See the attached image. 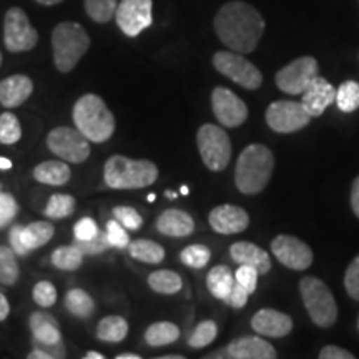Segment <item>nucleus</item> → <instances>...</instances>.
Masks as SVG:
<instances>
[{
  "label": "nucleus",
  "mask_w": 359,
  "mask_h": 359,
  "mask_svg": "<svg viewBox=\"0 0 359 359\" xmlns=\"http://www.w3.org/2000/svg\"><path fill=\"white\" fill-rule=\"evenodd\" d=\"M230 257L238 264H248L258 269L259 275H266L271 269V258L263 248L250 241H238L230 246Z\"/></svg>",
  "instance_id": "21"
},
{
  "label": "nucleus",
  "mask_w": 359,
  "mask_h": 359,
  "mask_svg": "<svg viewBox=\"0 0 359 359\" xmlns=\"http://www.w3.org/2000/svg\"><path fill=\"white\" fill-rule=\"evenodd\" d=\"M235 283H236L235 273H233L226 264L213 266L208 271V276H206V286H208V291L217 299H222V302H226L228 296L231 293L233 286H235Z\"/></svg>",
  "instance_id": "25"
},
{
  "label": "nucleus",
  "mask_w": 359,
  "mask_h": 359,
  "mask_svg": "<svg viewBox=\"0 0 359 359\" xmlns=\"http://www.w3.org/2000/svg\"><path fill=\"white\" fill-rule=\"evenodd\" d=\"M318 72H320V65L316 58L309 55L299 57L278 70L275 77L276 87L288 95H303L311 80L318 77Z\"/></svg>",
  "instance_id": "11"
},
{
  "label": "nucleus",
  "mask_w": 359,
  "mask_h": 359,
  "mask_svg": "<svg viewBox=\"0 0 359 359\" xmlns=\"http://www.w3.org/2000/svg\"><path fill=\"white\" fill-rule=\"evenodd\" d=\"M30 331H32V341L43 344H57L62 341V333L58 330V321L52 314L43 311L32 313L29 320Z\"/></svg>",
  "instance_id": "23"
},
{
  "label": "nucleus",
  "mask_w": 359,
  "mask_h": 359,
  "mask_svg": "<svg viewBox=\"0 0 359 359\" xmlns=\"http://www.w3.org/2000/svg\"><path fill=\"white\" fill-rule=\"evenodd\" d=\"M271 251L275 258L286 268L294 269V271H304L311 266L313 263V250L299 240V238L291 235H278L271 241Z\"/></svg>",
  "instance_id": "15"
},
{
  "label": "nucleus",
  "mask_w": 359,
  "mask_h": 359,
  "mask_svg": "<svg viewBox=\"0 0 359 359\" xmlns=\"http://www.w3.org/2000/svg\"><path fill=\"white\" fill-rule=\"evenodd\" d=\"M98 233V226L95 223V219L88 218V217H83L80 218L77 223H75L74 226V238L75 240H90V238H93Z\"/></svg>",
  "instance_id": "48"
},
{
  "label": "nucleus",
  "mask_w": 359,
  "mask_h": 359,
  "mask_svg": "<svg viewBox=\"0 0 359 359\" xmlns=\"http://www.w3.org/2000/svg\"><path fill=\"white\" fill-rule=\"evenodd\" d=\"M105 185L114 190H142L158 180V167L150 160H132L114 155L103 167Z\"/></svg>",
  "instance_id": "3"
},
{
  "label": "nucleus",
  "mask_w": 359,
  "mask_h": 359,
  "mask_svg": "<svg viewBox=\"0 0 359 359\" xmlns=\"http://www.w3.org/2000/svg\"><path fill=\"white\" fill-rule=\"evenodd\" d=\"M0 65H2V52H0Z\"/></svg>",
  "instance_id": "61"
},
{
  "label": "nucleus",
  "mask_w": 359,
  "mask_h": 359,
  "mask_svg": "<svg viewBox=\"0 0 359 359\" xmlns=\"http://www.w3.org/2000/svg\"><path fill=\"white\" fill-rule=\"evenodd\" d=\"M20 268L12 246L0 245V285L13 286L19 281Z\"/></svg>",
  "instance_id": "34"
},
{
  "label": "nucleus",
  "mask_w": 359,
  "mask_h": 359,
  "mask_svg": "<svg viewBox=\"0 0 359 359\" xmlns=\"http://www.w3.org/2000/svg\"><path fill=\"white\" fill-rule=\"evenodd\" d=\"M128 334V323L122 316H105L97 326V338L105 343H122Z\"/></svg>",
  "instance_id": "28"
},
{
  "label": "nucleus",
  "mask_w": 359,
  "mask_h": 359,
  "mask_svg": "<svg viewBox=\"0 0 359 359\" xmlns=\"http://www.w3.org/2000/svg\"><path fill=\"white\" fill-rule=\"evenodd\" d=\"M160 359H183V356H180L178 354V356H161Z\"/></svg>",
  "instance_id": "59"
},
{
  "label": "nucleus",
  "mask_w": 359,
  "mask_h": 359,
  "mask_svg": "<svg viewBox=\"0 0 359 359\" xmlns=\"http://www.w3.org/2000/svg\"><path fill=\"white\" fill-rule=\"evenodd\" d=\"M74 245H77L80 250H82V253L85 257H95V255H100L103 251H107L109 248H111L110 245V240H109V235H107V230L102 231L98 230V233L93 238H90V240H75Z\"/></svg>",
  "instance_id": "40"
},
{
  "label": "nucleus",
  "mask_w": 359,
  "mask_h": 359,
  "mask_svg": "<svg viewBox=\"0 0 359 359\" xmlns=\"http://www.w3.org/2000/svg\"><path fill=\"white\" fill-rule=\"evenodd\" d=\"M180 338V327L175 323L160 321L147 327L145 343L151 348H161L177 343Z\"/></svg>",
  "instance_id": "26"
},
{
  "label": "nucleus",
  "mask_w": 359,
  "mask_h": 359,
  "mask_svg": "<svg viewBox=\"0 0 359 359\" xmlns=\"http://www.w3.org/2000/svg\"><path fill=\"white\" fill-rule=\"evenodd\" d=\"M218 334V326L217 323L208 320V321H201L198 326L193 330V333L188 338V346L195 348V349H201L206 348L208 344H212L215 338Z\"/></svg>",
  "instance_id": "38"
},
{
  "label": "nucleus",
  "mask_w": 359,
  "mask_h": 359,
  "mask_svg": "<svg viewBox=\"0 0 359 359\" xmlns=\"http://www.w3.org/2000/svg\"><path fill=\"white\" fill-rule=\"evenodd\" d=\"M32 298L40 308H52L57 303V288L50 281H39L32 290Z\"/></svg>",
  "instance_id": "41"
},
{
  "label": "nucleus",
  "mask_w": 359,
  "mask_h": 359,
  "mask_svg": "<svg viewBox=\"0 0 359 359\" xmlns=\"http://www.w3.org/2000/svg\"><path fill=\"white\" fill-rule=\"evenodd\" d=\"M302 97V103L308 114L311 116H321L327 107L336 102V88L326 79L318 75L311 80Z\"/></svg>",
  "instance_id": "18"
},
{
  "label": "nucleus",
  "mask_w": 359,
  "mask_h": 359,
  "mask_svg": "<svg viewBox=\"0 0 359 359\" xmlns=\"http://www.w3.org/2000/svg\"><path fill=\"white\" fill-rule=\"evenodd\" d=\"M251 327L264 338H285L293 331V320L276 309H259L251 318Z\"/></svg>",
  "instance_id": "17"
},
{
  "label": "nucleus",
  "mask_w": 359,
  "mask_h": 359,
  "mask_svg": "<svg viewBox=\"0 0 359 359\" xmlns=\"http://www.w3.org/2000/svg\"><path fill=\"white\" fill-rule=\"evenodd\" d=\"M125 230L127 228L118 219L114 218L110 222H107V235H109L111 248H127L130 245V236Z\"/></svg>",
  "instance_id": "43"
},
{
  "label": "nucleus",
  "mask_w": 359,
  "mask_h": 359,
  "mask_svg": "<svg viewBox=\"0 0 359 359\" xmlns=\"http://www.w3.org/2000/svg\"><path fill=\"white\" fill-rule=\"evenodd\" d=\"M188 187H182V190H180V193H182V195H188Z\"/></svg>",
  "instance_id": "60"
},
{
  "label": "nucleus",
  "mask_w": 359,
  "mask_h": 359,
  "mask_svg": "<svg viewBox=\"0 0 359 359\" xmlns=\"http://www.w3.org/2000/svg\"><path fill=\"white\" fill-rule=\"evenodd\" d=\"M336 105L344 114H351L359 109V83L346 80L336 90Z\"/></svg>",
  "instance_id": "35"
},
{
  "label": "nucleus",
  "mask_w": 359,
  "mask_h": 359,
  "mask_svg": "<svg viewBox=\"0 0 359 359\" xmlns=\"http://www.w3.org/2000/svg\"><path fill=\"white\" fill-rule=\"evenodd\" d=\"M11 314V303H8L7 296L0 293V321H6Z\"/></svg>",
  "instance_id": "52"
},
{
  "label": "nucleus",
  "mask_w": 359,
  "mask_h": 359,
  "mask_svg": "<svg viewBox=\"0 0 359 359\" xmlns=\"http://www.w3.org/2000/svg\"><path fill=\"white\" fill-rule=\"evenodd\" d=\"M344 286H346L348 294L353 299L359 302V255L353 259L346 269V275H344Z\"/></svg>",
  "instance_id": "46"
},
{
  "label": "nucleus",
  "mask_w": 359,
  "mask_h": 359,
  "mask_svg": "<svg viewBox=\"0 0 359 359\" xmlns=\"http://www.w3.org/2000/svg\"><path fill=\"white\" fill-rule=\"evenodd\" d=\"M165 196H167V198H170V200H175L178 196V193H175L172 190H167V191H165Z\"/></svg>",
  "instance_id": "57"
},
{
  "label": "nucleus",
  "mask_w": 359,
  "mask_h": 359,
  "mask_svg": "<svg viewBox=\"0 0 359 359\" xmlns=\"http://www.w3.org/2000/svg\"><path fill=\"white\" fill-rule=\"evenodd\" d=\"M320 359H354V354L339 346H325L320 351Z\"/></svg>",
  "instance_id": "50"
},
{
  "label": "nucleus",
  "mask_w": 359,
  "mask_h": 359,
  "mask_svg": "<svg viewBox=\"0 0 359 359\" xmlns=\"http://www.w3.org/2000/svg\"><path fill=\"white\" fill-rule=\"evenodd\" d=\"M53 233H55V228H53L50 222H35L27 224L24 228V240L27 248L30 251L42 248V246L52 240Z\"/></svg>",
  "instance_id": "32"
},
{
  "label": "nucleus",
  "mask_w": 359,
  "mask_h": 359,
  "mask_svg": "<svg viewBox=\"0 0 359 359\" xmlns=\"http://www.w3.org/2000/svg\"><path fill=\"white\" fill-rule=\"evenodd\" d=\"M351 208L354 215L359 218V177L354 178L351 187Z\"/></svg>",
  "instance_id": "51"
},
{
  "label": "nucleus",
  "mask_w": 359,
  "mask_h": 359,
  "mask_svg": "<svg viewBox=\"0 0 359 359\" xmlns=\"http://www.w3.org/2000/svg\"><path fill=\"white\" fill-rule=\"evenodd\" d=\"M47 148L67 163H83L90 156V140L79 128L57 127L47 135Z\"/></svg>",
  "instance_id": "9"
},
{
  "label": "nucleus",
  "mask_w": 359,
  "mask_h": 359,
  "mask_svg": "<svg viewBox=\"0 0 359 359\" xmlns=\"http://www.w3.org/2000/svg\"><path fill=\"white\" fill-rule=\"evenodd\" d=\"M248 298H250L248 291H246L243 286L240 285V283H235L230 296H228V299L224 303H228L231 308H235V309H241L246 303H248Z\"/></svg>",
  "instance_id": "49"
},
{
  "label": "nucleus",
  "mask_w": 359,
  "mask_h": 359,
  "mask_svg": "<svg viewBox=\"0 0 359 359\" xmlns=\"http://www.w3.org/2000/svg\"><path fill=\"white\" fill-rule=\"evenodd\" d=\"M90 48L87 30L77 22H62L52 32L53 62L58 72L69 74Z\"/></svg>",
  "instance_id": "5"
},
{
  "label": "nucleus",
  "mask_w": 359,
  "mask_h": 359,
  "mask_svg": "<svg viewBox=\"0 0 359 359\" xmlns=\"http://www.w3.org/2000/svg\"><path fill=\"white\" fill-rule=\"evenodd\" d=\"M114 218L118 219L125 228L130 231L140 230L143 224L142 215L132 206H115L114 208Z\"/></svg>",
  "instance_id": "42"
},
{
  "label": "nucleus",
  "mask_w": 359,
  "mask_h": 359,
  "mask_svg": "<svg viewBox=\"0 0 359 359\" xmlns=\"http://www.w3.org/2000/svg\"><path fill=\"white\" fill-rule=\"evenodd\" d=\"M212 109L222 127L236 128L248 118L246 103L230 88L217 87L212 92Z\"/></svg>",
  "instance_id": "14"
},
{
  "label": "nucleus",
  "mask_w": 359,
  "mask_h": 359,
  "mask_svg": "<svg viewBox=\"0 0 359 359\" xmlns=\"http://www.w3.org/2000/svg\"><path fill=\"white\" fill-rule=\"evenodd\" d=\"M22 138V125L15 115L11 111L0 115V143L13 145Z\"/></svg>",
  "instance_id": "39"
},
{
  "label": "nucleus",
  "mask_w": 359,
  "mask_h": 359,
  "mask_svg": "<svg viewBox=\"0 0 359 359\" xmlns=\"http://www.w3.org/2000/svg\"><path fill=\"white\" fill-rule=\"evenodd\" d=\"M118 0H85V12L97 24H107L115 17Z\"/></svg>",
  "instance_id": "36"
},
{
  "label": "nucleus",
  "mask_w": 359,
  "mask_h": 359,
  "mask_svg": "<svg viewBox=\"0 0 359 359\" xmlns=\"http://www.w3.org/2000/svg\"><path fill=\"white\" fill-rule=\"evenodd\" d=\"M77 201L72 195L67 193H55L47 201V206L43 210V217L48 219H62L69 218L75 213Z\"/></svg>",
  "instance_id": "31"
},
{
  "label": "nucleus",
  "mask_w": 359,
  "mask_h": 359,
  "mask_svg": "<svg viewBox=\"0 0 359 359\" xmlns=\"http://www.w3.org/2000/svg\"><path fill=\"white\" fill-rule=\"evenodd\" d=\"M212 259V251L205 245H188L180 253V262L193 269H203Z\"/></svg>",
  "instance_id": "37"
},
{
  "label": "nucleus",
  "mask_w": 359,
  "mask_h": 359,
  "mask_svg": "<svg viewBox=\"0 0 359 359\" xmlns=\"http://www.w3.org/2000/svg\"><path fill=\"white\" fill-rule=\"evenodd\" d=\"M151 0H122L116 7L115 20L127 37H137L154 22Z\"/></svg>",
  "instance_id": "13"
},
{
  "label": "nucleus",
  "mask_w": 359,
  "mask_h": 359,
  "mask_svg": "<svg viewBox=\"0 0 359 359\" xmlns=\"http://www.w3.org/2000/svg\"><path fill=\"white\" fill-rule=\"evenodd\" d=\"M82 250L79 248L77 245H69V246H60L52 253V264L57 269H62V271H75L82 266L83 263Z\"/></svg>",
  "instance_id": "33"
},
{
  "label": "nucleus",
  "mask_w": 359,
  "mask_h": 359,
  "mask_svg": "<svg viewBox=\"0 0 359 359\" xmlns=\"http://www.w3.org/2000/svg\"><path fill=\"white\" fill-rule=\"evenodd\" d=\"M358 326H359V323H358Z\"/></svg>",
  "instance_id": "62"
},
{
  "label": "nucleus",
  "mask_w": 359,
  "mask_h": 359,
  "mask_svg": "<svg viewBox=\"0 0 359 359\" xmlns=\"http://www.w3.org/2000/svg\"><path fill=\"white\" fill-rule=\"evenodd\" d=\"M72 177L70 167L64 160H48L42 161L34 168V178L39 183L50 187H64Z\"/></svg>",
  "instance_id": "24"
},
{
  "label": "nucleus",
  "mask_w": 359,
  "mask_h": 359,
  "mask_svg": "<svg viewBox=\"0 0 359 359\" xmlns=\"http://www.w3.org/2000/svg\"><path fill=\"white\" fill-rule=\"evenodd\" d=\"M213 67L246 90H257L263 83V75L258 67L238 52H217L213 55Z\"/></svg>",
  "instance_id": "8"
},
{
  "label": "nucleus",
  "mask_w": 359,
  "mask_h": 359,
  "mask_svg": "<svg viewBox=\"0 0 359 359\" xmlns=\"http://www.w3.org/2000/svg\"><path fill=\"white\" fill-rule=\"evenodd\" d=\"M275 170V155L262 143L248 145L238 156L235 185L243 195H258L268 187Z\"/></svg>",
  "instance_id": "2"
},
{
  "label": "nucleus",
  "mask_w": 359,
  "mask_h": 359,
  "mask_svg": "<svg viewBox=\"0 0 359 359\" xmlns=\"http://www.w3.org/2000/svg\"><path fill=\"white\" fill-rule=\"evenodd\" d=\"M39 34L20 7L8 8L4 19V43L12 53L29 52L37 45Z\"/></svg>",
  "instance_id": "10"
},
{
  "label": "nucleus",
  "mask_w": 359,
  "mask_h": 359,
  "mask_svg": "<svg viewBox=\"0 0 359 359\" xmlns=\"http://www.w3.org/2000/svg\"><path fill=\"white\" fill-rule=\"evenodd\" d=\"M35 2L37 4H40V6H57V4H60V2H64V0H35Z\"/></svg>",
  "instance_id": "54"
},
{
  "label": "nucleus",
  "mask_w": 359,
  "mask_h": 359,
  "mask_svg": "<svg viewBox=\"0 0 359 359\" xmlns=\"http://www.w3.org/2000/svg\"><path fill=\"white\" fill-rule=\"evenodd\" d=\"M148 286L158 294H177L183 288L182 276L172 269H156L148 276Z\"/></svg>",
  "instance_id": "27"
},
{
  "label": "nucleus",
  "mask_w": 359,
  "mask_h": 359,
  "mask_svg": "<svg viewBox=\"0 0 359 359\" xmlns=\"http://www.w3.org/2000/svg\"><path fill=\"white\" fill-rule=\"evenodd\" d=\"M19 213V205L8 193L0 191V228L7 226Z\"/></svg>",
  "instance_id": "45"
},
{
  "label": "nucleus",
  "mask_w": 359,
  "mask_h": 359,
  "mask_svg": "<svg viewBox=\"0 0 359 359\" xmlns=\"http://www.w3.org/2000/svg\"><path fill=\"white\" fill-rule=\"evenodd\" d=\"M258 276H259L258 269L253 266H248V264H240V268L235 271L236 283H240V285L243 286L250 294H253L255 291H257Z\"/></svg>",
  "instance_id": "44"
},
{
  "label": "nucleus",
  "mask_w": 359,
  "mask_h": 359,
  "mask_svg": "<svg viewBox=\"0 0 359 359\" xmlns=\"http://www.w3.org/2000/svg\"><path fill=\"white\" fill-rule=\"evenodd\" d=\"M116 359H140L138 354H132V353H123V354H118Z\"/></svg>",
  "instance_id": "56"
},
{
  "label": "nucleus",
  "mask_w": 359,
  "mask_h": 359,
  "mask_svg": "<svg viewBox=\"0 0 359 359\" xmlns=\"http://www.w3.org/2000/svg\"><path fill=\"white\" fill-rule=\"evenodd\" d=\"M105 356H103L102 353H97V351H88L87 354H85V359H103Z\"/></svg>",
  "instance_id": "55"
},
{
  "label": "nucleus",
  "mask_w": 359,
  "mask_h": 359,
  "mask_svg": "<svg viewBox=\"0 0 359 359\" xmlns=\"http://www.w3.org/2000/svg\"><path fill=\"white\" fill-rule=\"evenodd\" d=\"M12 168V161L8 158H4L0 156V170H11Z\"/></svg>",
  "instance_id": "53"
},
{
  "label": "nucleus",
  "mask_w": 359,
  "mask_h": 359,
  "mask_svg": "<svg viewBox=\"0 0 359 359\" xmlns=\"http://www.w3.org/2000/svg\"><path fill=\"white\" fill-rule=\"evenodd\" d=\"M147 200L150 201V203H154V201L156 200V195H154V193H151V195H148V196H147Z\"/></svg>",
  "instance_id": "58"
},
{
  "label": "nucleus",
  "mask_w": 359,
  "mask_h": 359,
  "mask_svg": "<svg viewBox=\"0 0 359 359\" xmlns=\"http://www.w3.org/2000/svg\"><path fill=\"white\" fill-rule=\"evenodd\" d=\"M156 230L165 236L173 238H185L190 236L195 231V222L193 218L183 210L170 208L156 218Z\"/></svg>",
  "instance_id": "22"
},
{
  "label": "nucleus",
  "mask_w": 359,
  "mask_h": 359,
  "mask_svg": "<svg viewBox=\"0 0 359 359\" xmlns=\"http://www.w3.org/2000/svg\"><path fill=\"white\" fill-rule=\"evenodd\" d=\"M24 228L25 226H22V224H13L8 231V241H11L12 250L15 251L17 257H27L30 253L24 240Z\"/></svg>",
  "instance_id": "47"
},
{
  "label": "nucleus",
  "mask_w": 359,
  "mask_h": 359,
  "mask_svg": "<svg viewBox=\"0 0 359 359\" xmlns=\"http://www.w3.org/2000/svg\"><path fill=\"white\" fill-rule=\"evenodd\" d=\"M34 92L32 79L24 74H15L0 82V105L11 110L24 105Z\"/></svg>",
  "instance_id": "19"
},
{
  "label": "nucleus",
  "mask_w": 359,
  "mask_h": 359,
  "mask_svg": "<svg viewBox=\"0 0 359 359\" xmlns=\"http://www.w3.org/2000/svg\"><path fill=\"white\" fill-rule=\"evenodd\" d=\"M65 308L72 316L80 318V320H85V318H90L95 311V302L90 296L87 291L80 288H72L67 291L65 294Z\"/></svg>",
  "instance_id": "30"
},
{
  "label": "nucleus",
  "mask_w": 359,
  "mask_h": 359,
  "mask_svg": "<svg viewBox=\"0 0 359 359\" xmlns=\"http://www.w3.org/2000/svg\"><path fill=\"white\" fill-rule=\"evenodd\" d=\"M228 356L233 359H275L276 349L262 339V336H243L231 341L226 346Z\"/></svg>",
  "instance_id": "20"
},
{
  "label": "nucleus",
  "mask_w": 359,
  "mask_h": 359,
  "mask_svg": "<svg viewBox=\"0 0 359 359\" xmlns=\"http://www.w3.org/2000/svg\"><path fill=\"white\" fill-rule=\"evenodd\" d=\"M130 257L137 262L158 264L165 259V248L151 240H135L128 245Z\"/></svg>",
  "instance_id": "29"
},
{
  "label": "nucleus",
  "mask_w": 359,
  "mask_h": 359,
  "mask_svg": "<svg viewBox=\"0 0 359 359\" xmlns=\"http://www.w3.org/2000/svg\"><path fill=\"white\" fill-rule=\"evenodd\" d=\"M208 222L219 235H236L250 226V215L241 206L219 205L210 212Z\"/></svg>",
  "instance_id": "16"
},
{
  "label": "nucleus",
  "mask_w": 359,
  "mask_h": 359,
  "mask_svg": "<svg viewBox=\"0 0 359 359\" xmlns=\"http://www.w3.org/2000/svg\"><path fill=\"white\" fill-rule=\"evenodd\" d=\"M311 118L313 116L308 114L302 102L278 100L266 110L268 127L276 133L299 132L311 122Z\"/></svg>",
  "instance_id": "12"
},
{
  "label": "nucleus",
  "mask_w": 359,
  "mask_h": 359,
  "mask_svg": "<svg viewBox=\"0 0 359 359\" xmlns=\"http://www.w3.org/2000/svg\"><path fill=\"white\" fill-rule=\"evenodd\" d=\"M299 293L314 325L320 327L334 325L338 320V306L325 283L314 276H304L299 281Z\"/></svg>",
  "instance_id": "6"
},
{
  "label": "nucleus",
  "mask_w": 359,
  "mask_h": 359,
  "mask_svg": "<svg viewBox=\"0 0 359 359\" xmlns=\"http://www.w3.org/2000/svg\"><path fill=\"white\" fill-rule=\"evenodd\" d=\"M196 145L203 165L212 172H223L231 160V140L222 127L201 125L196 133Z\"/></svg>",
  "instance_id": "7"
},
{
  "label": "nucleus",
  "mask_w": 359,
  "mask_h": 359,
  "mask_svg": "<svg viewBox=\"0 0 359 359\" xmlns=\"http://www.w3.org/2000/svg\"><path fill=\"white\" fill-rule=\"evenodd\" d=\"M75 128H79L90 142L103 143L115 133V116L105 100L95 93H87L75 102L72 110Z\"/></svg>",
  "instance_id": "4"
},
{
  "label": "nucleus",
  "mask_w": 359,
  "mask_h": 359,
  "mask_svg": "<svg viewBox=\"0 0 359 359\" xmlns=\"http://www.w3.org/2000/svg\"><path fill=\"white\" fill-rule=\"evenodd\" d=\"M213 25L222 43L238 53L253 52L266 29L262 13L240 0L224 4L215 15Z\"/></svg>",
  "instance_id": "1"
}]
</instances>
